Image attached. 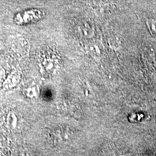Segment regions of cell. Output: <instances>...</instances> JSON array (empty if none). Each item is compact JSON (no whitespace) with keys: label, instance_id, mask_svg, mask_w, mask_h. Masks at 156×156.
<instances>
[{"label":"cell","instance_id":"1","mask_svg":"<svg viewBox=\"0 0 156 156\" xmlns=\"http://www.w3.org/2000/svg\"><path fill=\"white\" fill-rule=\"evenodd\" d=\"M44 16V12L39 9H29L15 15V22L17 24H27L35 23Z\"/></svg>","mask_w":156,"mask_h":156}]
</instances>
